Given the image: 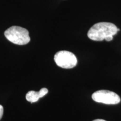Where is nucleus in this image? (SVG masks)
Instances as JSON below:
<instances>
[{"label":"nucleus","instance_id":"f03ea898","mask_svg":"<svg viewBox=\"0 0 121 121\" xmlns=\"http://www.w3.org/2000/svg\"><path fill=\"white\" fill-rule=\"evenodd\" d=\"M4 35L9 41L15 44L25 45L30 41L28 30L20 26H11L4 31Z\"/></svg>","mask_w":121,"mask_h":121},{"label":"nucleus","instance_id":"6e6552de","mask_svg":"<svg viewBox=\"0 0 121 121\" xmlns=\"http://www.w3.org/2000/svg\"><path fill=\"white\" fill-rule=\"evenodd\" d=\"M93 121H106L105 120H104V119H95V120H94Z\"/></svg>","mask_w":121,"mask_h":121},{"label":"nucleus","instance_id":"39448f33","mask_svg":"<svg viewBox=\"0 0 121 121\" xmlns=\"http://www.w3.org/2000/svg\"><path fill=\"white\" fill-rule=\"evenodd\" d=\"M48 90L47 88H42L38 92L35 91H29L26 94V99L30 103H35L48 93Z\"/></svg>","mask_w":121,"mask_h":121},{"label":"nucleus","instance_id":"7ed1b4c3","mask_svg":"<svg viewBox=\"0 0 121 121\" xmlns=\"http://www.w3.org/2000/svg\"><path fill=\"white\" fill-rule=\"evenodd\" d=\"M54 60L57 66L63 69H72L78 63V60L75 54L67 51L57 52L54 56Z\"/></svg>","mask_w":121,"mask_h":121},{"label":"nucleus","instance_id":"0eeeda50","mask_svg":"<svg viewBox=\"0 0 121 121\" xmlns=\"http://www.w3.org/2000/svg\"><path fill=\"white\" fill-rule=\"evenodd\" d=\"M113 39V36H109V37H108L106 38L105 39V40L107 42H110V41H111V40H112Z\"/></svg>","mask_w":121,"mask_h":121},{"label":"nucleus","instance_id":"423d86ee","mask_svg":"<svg viewBox=\"0 0 121 121\" xmlns=\"http://www.w3.org/2000/svg\"><path fill=\"white\" fill-rule=\"evenodd\" d=\"M4 114V108L1 105H0V119L2 118Z\"/></svg>","mask_w":121,"mask_h":121},{"label":"nucleus","instance_id":"20e7f679","mask_svg":"<svg viewBox=\"0 0 121 121\" xmlns=\"http://www.w3.org/2000/svg\"><path fill=\"white\" fill-rule=\"evenodd\" d=\"M92 99L95 102L105 104H117L121 102L118 95L111 91L105 90H99L94 93Z\"/></svg>","mask_w":121,"mask_h":121},{"label":"nucleus","instance_id":"f257e3e1","mask_svg":"<svg viewBox=\"0 0 121 121\" xmlns=\"http://www.w3.org/2000/svg\"><path fill=\"white\" fill-rule=\"evenodd\" d=\"M119 29L114 24L108 22H100L94 24L87 33V37L94 41H102L107 37L114 35Z\"/></svg>","mask_w":121,"mask_h":121}]
</instances>
